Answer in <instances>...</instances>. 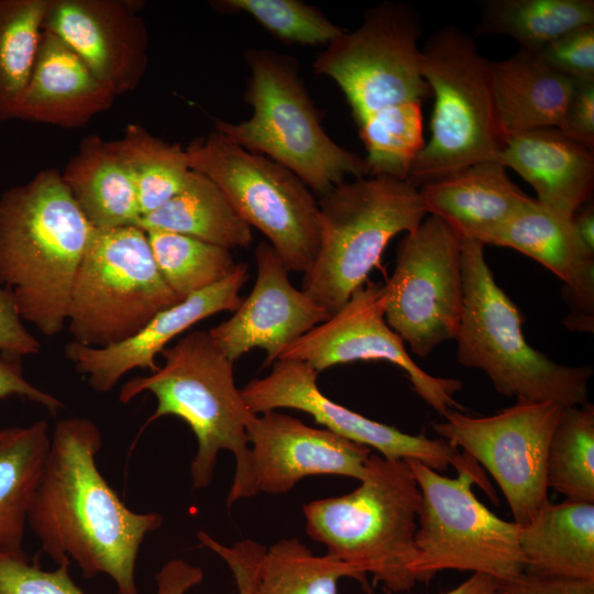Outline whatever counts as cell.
Segmentation results:
<instances>
[{
    "label": "cell",
    "instance_id": "cell-1",
    "mask_svg": "<svg viewBox=\"0 0 594 594\" xmlns=\"http://www.w3.org/2000/svg\"><path fill=\"white\" fill-rule=\"evenodd\" d=\"M101 447V431L91 419L56 424L28 525L57 564L73 560L86 579L106 574L118 594H139V551L163 517L136 513L121 501L98 470Z\"/></svg>",
    "mask_w": 594,
    "mask_h": 594
},
{
    "label": "cell",
    "instance_id": "cell-2",
    "mask_svg": "<svg viewBox=\"0 0 594 594\" xmlns=\"http://www.w3.org/2000/svg\"><path fill=\"white\" fill-rule=\"evenodd\" d=\"M95 232L62 174L47 168L0 197V284L42 334L64 329L75 278Z\"/></svg>",
    "mask_w": 594,
    "mask_h": 594
},
{
    "label": "cell",
    "instance_id": "cell-3",
    "mask_svg": "<svg viewBox=\"0 0 594 594\" xmlns=\"http://www.w3.org/2000/svg\"><path fill=\"white\" fill-rule=\"evenodd\" d=\"M161 355L165 361L162 367L123 384L120 403L128 404L144 392L155 396L157 407L141 432L168 415L189 426L197 439V452L190 465L195 490L211 483L218 454L228 450L235 459L228 506L256 495L246 432L256 414L249 409L235 386L234 362L206 330L186 333L173 345H167Z\"/></svg>",
    "mask_w": 594,
    "mask_h": 594
},
{
    "label": "cell",
    "instance_id": "cell-4",
    "mask_svg": "<svg viewBox=\"0 0 594 594\" xmlns=\"http://www.w3.org/2000/svg\"><path fill=\"white\" fill-rule=\"evenodd\" d=\"M354 491L304 505L306 531L327 554L372 574L389 593L410 591L421 493L406 460L370 454Z\"/></svg>",
    "mask_w": 594,
    "mask_h": 594
},
{
    "label": "cell",
    "instance_id": "cell-5",
    "mask_svg": "<svg viewBox=\"0 0 594 594\" xmlns=\"http://www.w3.org/2000/svg\"><path fill=\"white\" fill-rule=\"evenodd\" d=\"M461 271L458 361L483 371L499 394L518 403L586 404L592 367L556 363L528 344L521 314L496 283L482 243L461 241Z\"/></svg>",
    "mask_w": 594,
    "mask_h": 594
},
{
    "label": "cell",
    "instance_id": "cell-6",
    "mask_svg": "<svg viewBox=\"0 0 594 594\" xmlns=\"http://www.w3.org/2000/svg\"><path fill=\"white\" fill-rule=\"evenodd\" d=\"M250 69L244 100L251 118L215 129L246 151L265 156L294 173L311 191L322 196L348 176H369L365 160L336 143L321 124L290 56L265 48L245 52Z\"/></svg>",
    "mask_w": 594,
    "mask_h": 594
},
{
    "label": "cell",
    "instance_id": "cell-7",
    "mask_svg": "<svg viewBox=\"0 0 594 594\" xmlns=\"http://www.w3.org/2000/svg\"><path fill=\"white\" fill-rule=\"evenodd\" d=\"M320 241L302 273L301 289L331 317L380 266L398 233L416 230L427 216L419 189L408 180L366 176L320 196Z\"/></svg>",
    "mask_w": 594,
    "mask_h": 594
},
{
    "label": "cell",
    "instance_id": "cell-8",
    "mask_svg": "<svg viewBox=\"0 0 594 594\" xmlns=\"http://www.w3.org/2000/svg\"><path fill=\"white\" fill-rule=\"evenodd\" d=\"M421 72L435 97L430 139L407 180L419 188L466 166L494 161L504 144L491 62L454 26L436 31L421 48Z\"/></svg>",
    "mask_w": 594,
    "mask_h": 594
},
{
    "label": "cell",
    "instance_id": "cell-9",
    "mask_svg": "<svg viewBox=\"0 0 594 594\" xmlns=\"http://www.w3.org/2000/svg\"><path fill=\"white\" fill-rule=\"evenodd\" d=\"M182 300L158 271L143 229H95L75 278L66 323L74 342L106 348L135 336Z\"/></svg>",
    "mask_w": 594,
    "mask_h": 594
},
{
    "label": "cell",
    "instance_id": "cell-10",
    "mask_svg": "<svg viewBox=\"0 0 594 594\" xmlns=\"http://www.w3.org/2000/svg\"><path fill=\"white\" fill-rule=\"evenodd\" d=\"M185 150L190 168L221 189L238 215L267 238L288 271L310 268L320 241L319 206L294 173L216 129Z\"/></svg>",
    "mask_w": 594,
    "mask_h": 594
},
{
    "label": "cell",
    "instance_id": "cell-11",
    "mask_svg": "<svg viewBox=\"0 0 594 594\" xmlns=\"http://www.w3.org/2000/svg\"><path fill=\"white\" fill-rule=\"evenodd\" d=\"M406 461L421 493L411 563L417 582H428L443 570L497 580L524 572L518 524L497 517L475 497V481L469 473L450 479L420 461Z\"/></svg>",
    "mask_w": 594,
    "mask_h": 594
},
{
    "label": "cell",
    "instance_id": "cell-12",
    "mask_svg": "<svg viewBox=\"0 0 594 594\" xmlns=\"http://www.w3.org/2000/svg\"><path fill=\"white\" fill-rule=\"evenodd\" d=\"M421 31L408 4L380 3L358 29L343 31L318 54L314 72L337 82L356 124L394 106L424 102L431 92L421 72Z\"/></svg>",
    "mask_w": 594,
    "mask_h": 594
},
{
    "label": "cell",
    "instance_id": "cell-13",
    "mask_svg": "<svg viewBox=\"0 0 594 594\" xmlns=\"http://www.w3.org/2000/svg\"><path fill=\"white\" fill-rule=\"evenodd\" d=\"M383 293L387 324L415 354L454 340L463 312L461 239L429 215L399 242Z\"/></svg>",
    "mask_w": 594,
    "mask_h": 594
},
{
    "label": "cell",
    "instance_id": "cell-14",
    "mask_svg": "<svg viewBox=\"0 0 594 594\" xmlns=\"http://www.w3.org/2000/svg\"><path fill=\"white\" fill-rule=\"evenodd\" d=\"M560 406L516 403L487 417L448 409L435 431L481 463L501 487L514 521L525 525L549 501L547 457Z\"/></svg>",
    "mask_w": 594,
    "mask_h": 594
},
{
    "label": "cell",
    "instance_id": "cell-15",
    "mask_svg": "<svg viewBox=\"0 0 594 594\" xmlns=\"http://www.w3.org/2000/svg\"><path fill=\"white\" fill-rule=\"evenodd\" d=\"M317 375L318 372L302 361L280 359L273 363L268 375L251 380L240 392L249 409L256 415L279 408L301 410L324 429L374 448L385 459H413L435 471L453 465L457 472L469 473L481 488L488 487L484 471L466 453H460L442 438L408 435L337 404L319 389Z\"/></svg>",
    "mask_w": 594,
    "mask_h": 594
},
{
    "label": "cell",
    "instance_id": "cell-16",
    "mask_svg": "<svg viewBox=\"0 0 594 594\" xmlns=\"http://www.w3.org/2000/svg\"><path fill=\"white\" fill-rule=\"evenodd\" d=\"M384 302L383 286L367 280L339 311L284 349L277 360H299L318 373L340 363L387 361L406 373L415 393L440 415L461 408L453 398L461 382L430 375L414 362L387 324Z\"/></svg>",
    "mask_w": 594,
    "mask_h": 594
},
{
    "label": "cell",
    "instance_id": "cell-17",
    "mask_svg": "<svg viewBox=\"0 0 594 594\" xmlns=\"http://www.w3.org/2000/svg\"><path fill=\"white\" fill-rule=\"evenodd\" d=\"M43 29L66 43L116 96L134 90L146 73L145 22L128 1L51 0Z\"/></svg>",
    "mask_w": 594,
    "mask_h": 594
},
{
    "label": "cell",
    "instance_id": "cell-18",
    "mask_svg": "<svg viewBox=\"0 0 594 594\" xmlns=\"http://www.w3.org/2000/svg\"><path fill=\"white\" fill-rule=\"evenodd\" d=\"M255 284L234 314L211 328V338L232 362L254 348L266 352L264 366L274 363L294 341L330 318L288 277L274 248L262 241L255 248Z\"/></svg>",
    "mask_w": 594,
    "mask_h": 594
},
{
    "label": "cell",
    "instance_id": "cell-19",
    "mask_svg": "<svg viewBox=\"0 0 594 594\" xmlns=\"http://www.w3.org/2000/svg\"><path fill=\"white\" fill-rule=\"evenodd\" d=\"M256 492L284 494L311 475L365 476L371 449L270 410L246 428Z\"/></svg>",
    "mask_w": 594,
    "mask_h": 594
},
{
    "label": "cell",
    "instance_id": "cell-20",
    "mask_svg": "<svg viewBox=\"0 0 594 594\" xmlns=\"http://www.w3.org/2000/svg\"><path fill=\"white\" fill-rule=\"evenodd\" d=\"M248 278V264L239 263L224 279L162 310L130 339L106 348L72 341L65 346V355L90 388L106 394L130 371L155 372L160 367L157 354L191 326L220 311H234L242 302L239 293Z\"/></svg>",
    "mask_w": 594,
    "mask_h": 594
},
{
    "label": "cell",
    "instance_id": "cell-21",
    "mask_svg": "<svg viewBox=\"0 0 594 594\" xmlns=\"http://www.w3.org/2000/svg\"><path fill=\"white\" fill-rule=\"evenodd\" d=\"M114 98L66 43L43 29L14 119L76 129L108 110Z\"/></svg>",
    "mask_w": 594,
    "mask_h": 594
},
{
    "label": "cell",
    "instance_id": "cell-22",
    "mask_svg": "<svg viewBox=\"0 0 594 594\" xmlns=\"http://www.w3.org/2000/svg\"><path fill=\"white\" fill-rule=\"evenodd\" d=\"M418 189L427 215L441 219L461 241L483 245L534 199L495 160L466 166Z\"/></svg>",
    "mask_w": 594,
    "mask_h": 594
},
{
    "label": "cell",
    "instance_id": "cell-23",
    "mask_svg": "<svg viewBox=\"0 0 594 594\" xmlns=\"http://www.w3.org/2000/svg\"><path fill=\"white\" fill-rule=\"evenodd\" d=\"M495 161L520 175L536 191V200L573 219L593 193L594 152L558 129L512 135Z\"/></svg>",
    "mask_w": 594,
    "mask_h": 594
},
{
    "label": "cell",
    "instance_id": "cell-24",
    "mask_svg": "<svg viewBox=\"0 0 594 594\" xmlns=\"http://www.w3.org/2000/svg\"><path fill=\"white\" fill-rule=\"evenodd\" d=\"M490 245L516 250L546 266L565 285L578 315L594 314V253L579 239L572 219L534 198L491 240Z\"/></svg>",
    "mask_w": 594,
    "mask_h": 594
},
{
    "label": "cell",
    "instance_id": "cell-25",
    "mask_svg": "<svg viewBox=\"0 0 594 594\" xmlns=\"http://www.w3.org/2000/svg\"><path fill=\"white\" fill-rule=\"evenodd\" d=\"M493 94L504 140L524 132L558 128L575 81L518 50L491 62Z\"/></svg>",
    "mask_w": 594,
    "mask_h": 594
},
{
    "label": "cell",
    "instance_id": "cell-26",
    "mask_svg": "<svg viewBox=\"0 0 594 594\" xmlns=\"http://www.w3.org/2000/svg\"><path fill=\"white\" fill-rule=\"evenodd\" d=\"M61 174L96 230L138 226L141 215L135 184L116 141L87 135Z\"/></svg>",
    "mask_w": 594,
    "mask_h": 594
},
{
    "label": "cell",
    "instance_id": "cell-27",
    "mask_svg": "<svg viewBox=\"0 0 594 594\" xmlns=\"http://www.w3.org/2000/svg\"><path fill=\"white\" fill-rule=\"evenodd\" d=\"M518 526L524 572L594 580V503L548 501Z\"/></svg>",
    "mask_w": 594,
    "mask_h": 594
},
{
    "label": "cell",
    "instance_id": "cell-28",
    "mask_svg": "<svg viewBox=\"0 0 594 594\" xmlns=\"http://www.w3.org/2000/svg\"><path fill=\"white\" fill-rule=\"evenodd\" d=\"M51 447L48 425L0 429V552H23L31 505Z\"/></svg>",
    "mask_w": 594,
    "mask_h": 594
},
{
    "label": "cell",
    "instance_id": "cell-29",
    "mask_svg": "<svg viewBox=\"0 0 594 594\" xmlns=\"http://www.w3.org/2000/svg\"><path fill=\"white\" fill-rule=\"evenodd\" d=\"M138 227L185 234L228 250L248 248L252 242L251 227L221 189L193 169L184 187L165 205L141 217Z\"/></svg>",
    "mask_w": 594,
    "mask_h": 594
},
{
    "label": "cell",
    "instance_id": "cell-30",
    "mask_svg": "<svg viewBox=\"0 0 594 594\" xmlns=\"http://www.w3.org/2000/svg\"><path fill=\"white\" fill-rule=\"evenodd\" d=\"M587 24H594L593 0H490L483 6L476 33L509 36L519 50L537 54Z\"/></svg>",
    "mask_w": 594,
    "mask_h": 594
},
{
    "label": "cell",
    "instance_id": "cell-31",
    "mask_svg": "<svg viewBox=\"0 0 594 594\" xmlns=\"http://www.w3.org/2000/svg\"><path fill=\"white\" fill-rule=\"evenodd\" d=\"M116 145L134 180L141 217L172 199L191 170L182 145L168 143L140 124H128Z\"/></svg>",
    "mask_w": 594,
    "mask_h": 594
},
{
    "label": "cell",
    "instance_id": "cell-32",
    "mask_svg": "<svg viewBox=\"0 0 594 594\" xmlns=\"http://www.w3.org/2000/svg\"><path fill=\"white\" fill-rule=\"evenodd\" d=\"M352 578L369 588L366 576L329 556H315L299 539L266 549L253 594H337L338 581Z\"/></svg>",
    "mask_w": 594,
    "mask_h": 594
},
{
    "label": "cell",
    "instance_id": "cell-33",
    "mask_svg": "<svg viewBox=\"0 0 594 594\" xmlns=\"http://www.w3.org/2000/svg\"><path fill=\"white\" fill-rule=\"evenodd\" d=\"M51 0H0V121L14 119Z\"/></svg>",
    "mask_w": 594,
    "mask_h": 594
},
{
    "label": "cell",
    "instance_id": "cell-34",
    "mask_svg": "<svg viewBox=\"0 0 594 594\" xmlns=\"http://www.w3.org/2000/svg\"><path fill=\"white\" fill-rule=\"evenodd\" d=\"M547 485L566 501L594 503V406L561 408L547 457Z\"/></svg>",
    "mask_w": 594,
    "mask_h": 594
},
{
    "label": "cell",
    "instance_id": "cell-35",
    "mask_svg": "<svg viewBox=\"0 0 594 594\" xmlns=\"http://www.w3.org/2000/svg\"><path fill=\"white\" fill-rule=\"evenodd\" d=\"M422 102L411 101L375 112L358 125L366 151L369 176L407 180L425 145Z\"/></svg>",
    "mask_w": 594,
    "mask_h": 594
},
{
    "label": "cell",
    "instance_id": "cell-36",
    "mask_svg": "<svg viewBox=\"0 0 594 594\" xmlns=\"http://www.w3.org/2000/svg\"><path fill=\"white\" fill-rule=\"evenodd\" d=\"M145 232L158 271L180 299L221 282L237 266L226 248L168 231Z\"/></svg>",
    "mask_w": 594,
    "mask_h": 594
},
{
    "label": "cell",
    "instance_id": "cell-37",
    "mask_svg": "<svg viewBox=\"0 0 594 594\" xmlns=\"http://www.w3.org/2000/svg\"><path fill=\"white\" fill-rule=\"evenodd\" d=\"M211 6L251 15L272 35L287 43L328 45L343 30L319 9L299 0H222Z\"/></svg>",
    "mask_w": 594,
    "mask_h": 594
},
{
    "label": "cell",
    "instance_id": "cell-38",
    "mask_svg": "<svg viewBox=\"0 0 594 594\" xmlns=\"http://www.w3.org/2000/svg\"><path fill=\"white\" fill-rule=\"evenodd\" d=\"M197 537L202 546L220 556L229 565L237 583V594H253L266 548L252 540L226 547L204 531H199ZM202 580L201 568L183 559H172L155 574V594H186Z\"/></svg>",
    "mask_w": 594,
    "mask_h": 594
},
{
    "label": "cell",
    "instance_id": "cell-39",
    "mask_svg": "<svg viewBox=\"0 0 594 594\" xmlns=\"http://www.w3.org/2000/svg\"><path fill=\"white\" fill-rule=\"evenodd\" d=\"M0 594H87L69 574V563L53 571L31 563L25 551L0 552Z\"/></svg>",
    "mask_w": 594,
    "mask_h": 594
},
{
    "label": "cell",
    "instance_id": "cell-40",
    "mask_svg": "<svg viewBox=\"0 0 594 594\" xmlns=\"http://www.w3.org/2000/svg\"><path fill=\"white\" fill-rule=\"evenodd\" d=\"M557 73L574 80H594V24L573 29L537 53Z\"/></svg>",
    "mask_w": 594,
    "mask_h": 594
},
{
    "label": "cell",
    "instance_id": "cell-41",
    "mask_svg": "<svg viewBox=\"0 0 594 594\" xmlns=\"http://www.w3.org/2000/svg\"><path fill=\"white\" fill-rule=\"evenodd\" d=\"M40 351L41 344L24 326L14 296L0 287V354L21 361Z\"/></svg>",
    "mask_w": 594,
    "mask_h": 594
},
{
    "label": "cell",
    "instance_id": "cell-42",
    "mask_svg": "<svg viewBox=\"0 0 594 594\" xmlns=\"http://www.w3.org/2000/svg\"><path fill=\"white\" fill-rule=\"evenodd\" d=\"M557 129L572 141L594 148V80L575 81Z\"/></svg>",
    "mask_w": 594,
    "mask_h": 594
},
{
    "label": "cell",
    "instance_id": "cell-43",
    "mask_svg": "<svg viewBox=\"0 0 594 594\" xmlns=\"http://www.w3.org/2000/svg\"><path fill=\"white\" fill-rule=\"evenodd\" d=\"M497 594H594V580L522 572L498 580Z\"/></svg>",
    "mask_w": 594,
    "mask_h": 594
},
{
    "label": "cell",
    "instance_id": "cell-44",
    "mask_svg": "<svg viewBox=\"0 0 594 594\" xmlns=\"http://www.w3.org/2000/svg\"><path fill=\"white\" fill-rule=\"evenodd\" d=\"M9 396H20L41 405L50 414L55 415L64 407V403L46 393L24 376L21 361L11 360L0 354V399Z\"/></svg>",
    "mask_w": 594,
    "mask_h": 594
},
{
    "label": "cell",
    "instance_id": "cell-45",
    "mask_svg": "<svg viewBox=\"0 0 594 594\" xmlns=\"http://www.w3.org/2000/svg\"><path fill=\"white\" fill-rule=\"evenodd\" d=\"M573 227L584 246L594 253V206L590 201L583 205L574 215Z\"/></svg>",
    "mask_w": 594,
    "mask_h": 594
},
{
    "label": "cell",
    "instance_id": "cell-46",
    "mask_svg": "<svg viewBox=\"0 0 594 594\" xmlns=\"http://www.w3.org/2000/svg\"><path fill=\"white\" fill-rule=\"evenodd\" d=\"M497 584L498 580L491 575L473 573L463 583L443 594H497Z\"/></svg>",
    "mask_w": 594,
    "mask_h": 594
}]
</instances>
